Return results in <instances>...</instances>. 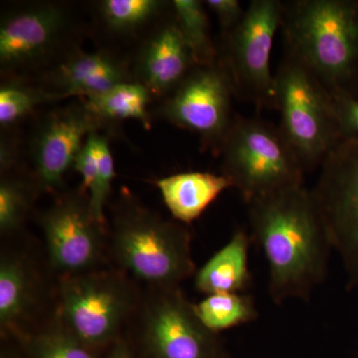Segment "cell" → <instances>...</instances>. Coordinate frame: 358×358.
<instances>
[{"label": "cell", "mask_w": 358, "mask_h": 358, "mask_svg": "<svg viewBox=\"0 0 358 358\" xmlns=\"http://www.w3.org/2000/svg\"><path fill=\"white\" fill-rule=\"evenodd\" d=\"M155 185L173 217L183 224L194 222L225 190L233 187L224 174L199 171L166 176Z\"/></svg>", "instance_id": "15"}, {"label": "cell", "mask_w": 358, "mask_h": 358, "mask_svg": "<svg viewBox=\"0 0 358 358\" xmlns=\"http://www.w3.org/2000/svg\"><path fill=\"white\" fill-rule=\"evenodd\" d=\"M190 244L185 227L141 207H128L115 220L113 248L117 262L157 288H178L194 274Z\"/></svg>", "instance_id": "5"}, {"label": "cell", "mask_w": 358, "mask_h": 358, "mask_svg": "<svg viewBox=\"0 0 358 358\" xmlns=\"http://www.w3.org/2000/svg\"><path fill=\"white\" fill-rule=\"evenodd\" d=\"M164 6L157 0H105L101 3V13L112 29L126 31L145 24Z\"/></svg>", "instance_id": "22"}, {"label": "cell", "mask_w": 358, "mask_h": 358, "mask_svg": "<svg viewBox=\"0 0 358 358\" xmlns=\"http://www.w3.org/2000/svg\"><path fill=\"white\" fill-rule=\"evenodd\" d=\"M234 84L224 63L199 65L169 94L162 108L167 121L221 147L231 128Z\"/></svg>", "instance_id": "8"}, {"label": "cell", "mask_w": 358, "mask_h": 358, "mask_svg": "<svg viewBox=\"0 0 358 358\" xmlns=\"http://www.w3.org/2000/svg\"><path fill=\"white\" fill-rule=\"evenodd\" d=\"M33 358H94L87 345L67 329H52L29 341Z\"/></svg>", "instance_id": "25"}, {"label": "cell", "mask_w": 358, "mask_h": 358, "mask_svg": "<svg viewBox=\"0 0 358 358\" xmlns=\"http://www.w3.org/2000/svg\"><path fill=\"white\" fill-rule=\"evenodd\" d=\"M109 358H133L124 345H117L113 350Z\"/></svg>", "instance_id": "30"}, {"label": "cell", "mask_w": 358, "mask_h": 358, "mask_svg": "<svg viewBox=\"0 0 358 358\" xmlns=\"http://www.w3.org/2000/svg\"><path fill=\"white\" fill-rule=\"evenodd\" d=\"M63 98L20 83H6L0 89V124L8 127L23 119L40 103Z\"/></svg>", "instance_id": "23"}, {"label": "cell", "mask_w": 358, "mask_h": 358, "mask_svg": "<svg viewBox=\"0 0 358 358\" xmlns=\"http://www.w3.org/2000/svg\"><path fill=\"white\" fill-rule=\"evenodd\" d=\"M204 6V2L199 0L173 1L176 24L192 51L197 65H211L217 62Z\"/></svg>", "instance_id": "21"}, {"label": "cell", "mask_w": 358, "mask_h": 358, "mask_svg": "<svg viewBox=\"0 0 358 358\" xmlns=\"http://www.w3.org/2000/svg\"><path fill=\"white\" fill-rule=\"evenodd\" d=\"M2 358H7V357H2Z\"/></svg>", "instance_id": "31"}, {"label": "cell", "mask_w": 358, "mask_h": 358, "mask_svg": "<svg viewBox=\"0 0 358 358\" xmlns=\"http://www.w3.org/2000/svg\"><path fill=\"white\" fill-rule=\"evenodd\" d=\"M286 52L300 60L331 95L350 94L358 82L357 0L284 3Z\"/></svg>", "instance_id": "2"}, {"label": "cell", "mask_w": 358, "mask_h": 358, "mask_svg": "<svg viewBox=\"0 0 358 358\" xmlns=\"http://www.w3.org/2000/svg\"><path fill=\"white\" fill-rule=\"evenodd\" d=\"M247 206L251 241L267 261L271 299L308 301L326 280L333 250L312 190L296 186Z\"/></svg>", "instance_id": "1"}, {"label": "cell", "mask_w": 358, "mask_h": 358, "mask_svg": "<svg viewBox=\"0 0 358 358\" xmlns=\"http://www.w3.org/2000/svg\"><path fill=\"white\" fill-rule=\"evenodd\" d=\"M220 150L223 174L246 204L303 185L305 167L281 129L271 122L235 117Z\"/></svg>", "instance_id": "3"}, {"label": "cell", "mask_w": 358, "mask_h": 358, "mask_svg": "<svg viewBox=\"0 0 358 358\" xmlns=\"http://www.w3.org/2000/svg\"><path fill=\"white\" fill-rule=\"evenodd\" d=\"M41 226L52 265L63 274H84L98 262L103 227L93 217L89 199L59 200L45 212Z\"/></svg>", "instance_id": "11"}, {"label": "cell", "mask_w": 358, "mask_h": 358, "mask_svg": "<svg viewBox=\"0 0 358 358\" xmlns=\"http://www.w3.org/2000/svg\"><path fill=\"white\" fill-rule=\"evenodd\" d=\"M196 66L176 21L167 23L148 40L140 59L143 85L157 96L171 94Z\"/></svg>", "instance_id": "14"}, {"label": "cell", "mask_w": 358, "mask_h": 358, "mask_svg": "<svg viewBox=\"0 0 358 358\" xmlns=\"http://www.w3.org/2000/svg\"><path fill=\"white\" fill-rule=\"evenodd\" d=\"M101 120L87 108L72 106L53 113L40 127L33 141L32 157L40 185L54 189L62 185L74 166L90 134L96 133Z\"/></svg>", "instance_id": "12"}, {"label": "cell", "mask_w": 358, "mask_h": 358, "mask_svg": "<svg viewBox=\"0 0 358 358\" xmlns=\"http://www.w3.org/2000/svg\"><path fill=\"white\" fill-rule=\"evenodd\" d=\"M250 234L237 229L225 246L195 273L194 286L199 293H247L252 284L249 271Z\"/></svg>", "instance_id": "16"}, {"label": "cell", "mask_w": 358, "mask_h": 358, "mask_svg": "<svg viewBox=\"0 0 358 358\" xmlns=\"http://www.w3.org/2000/svg\"><path fill=\"white\" fill-rule=\"evenodd\" d=\"M331 96L336 122L343 140L358 138V100L350 94Z\"/></svg>", "instance_id": "27"}, {"label": "cell", "mask_w": 358, "mask_h": 358, "mask_svg": "<svg viewBox=\"0 0 358 358\" xmlns=\"http://www.w3.org/2000/svg\"><path fill=\"white\" fill-rule=\"evenodd\" d=\"M91 136V134H90ZM87 138L81 152L77 155L74 162V169L81 174L83 179V187L88 190L90 195L95 189L96 180H98V162L95 150L91 138Z\"/></svg>", "instance_id": "29"}, {"label": "cell", "mask_w": 358, "mask_h": 358, "mask_svg": "<svg viewBox=\"0 0 358 358\" xmlns=\"http://www.w3.org/2000/svg\"><path fill=\"white\" fill-rule=\"evenodd\" d=\"M275 84V108L281 113L282 134L306 171L322 166L343 141L333 96L300 60L287 52Z\"/></svg>", "instance_id": "4"}, {"label": "cell", "mask_w": 358, "mask_h": 358, "mask_svg": "<svg viewBox=\"0 0 358 358\" xmlns=\"http://www.w3.org/2000/svg\"><path fill=\"white\" fill-rule=\"evenodd\" d=\"M145 338L157 358H214L215 339L178 288H159L145 313Z\"/></svg>", "instance_id": "10"}, {"label": "cell", "mask_w": 358, "mask_h": 358, "mask_svg": "<svg viewBox=\"0 0 358 358\" xmlns=\"http://www.w3.org/2000/svg\"><path fill=\"white\" fill-rule=\"evenodd\" d=\"M64 13L41 6L11 14L0 27V62L4 67L27 64L41 57L60 34Z\"/></svg>", "instance_id": "13"}, {"label": "cell", "mask_w": 358, "mask_h": 358, "mask_svg": "<svg viewBox=\"0 0 358 358\" xmlns=\"http://www.w3.org/2000/svg\"><path fill=\"white\" fill-rule=\"evenodd\" d=\"M33 301V284L26 264L6 255L0 262V324L13 327L24 319Z\"/></svg>", "instance_id": "18"}, {"label": "cell", "mask_w": 358, "mask_h": 358, "mask_svg": "<svg viewBox=\"0 0 358 358\" xmlns=\"http://www.w3.org/2000/svg\"><path fill=\"white\" fill-rule=\"evenodd\" d=\"M150 92L143 84L124 82L103 93L86 98L85 107L99 119L136 120L150 128Z\"/></svg>", "instance_id": "19"}, {"label": "cell", "mask_w": 358, "mask_h": 358, "mask_svg": "<svg viewBox=\"0 0 358 358\" xmlns=\"http://www.w3.org/2000/svg\"><path fill=\"white\" fill-rule=\"evenodd\" d=\"M129 307L128 291L110 275H68L61 282L60 313L65 329L87 346L112 341Z\"/></svg>", "instance_id": "9"}, {"label": "cell", "mask_w": 358, "mask_h": 358, "mask_svg": "<svg viewBox=\"0 0 358 358\" xmlns=\"http://www.w3.org/2000/svg\"><path fill=\"white\" fill-rule=\"evenodd\" d=\"M90 138L93 143L96 162H98V180H96L95 189L89 196V205L96 223L103 228V224H105L103 212H105L106 203L109 199L115 178L114 159L110 152L109 143L103 136L96 131L90 136Z\"/></svg>", "instance_id": "24"}, {"label": "cell", "mask_w": 358, "mask_h": 358, "mask_svg": "<svg viewBox=\"0 0 358 358\" xmlns=\"http://www.w3.org/2000/svg\"><path fill=\"white\" fill-rule=\"evenodd\" d=\"M320 167L310 190L348 285L358 289V138L341 141Z\"/></svg>", "instance_id": "6"}, {"label": "cell", "mask_w": 358, "mask_h": 358, "mask_svg": "<svg viewBox=\"0 0 358 358\" xmlns=\"http://www.w3.org/2000/svg\"><path fill=\"white\" fill-rule=\"evenodd\" d=\"M195 315L212 334L249 324L259 317L254 299L247 293L208 294L193 305Z\"/></svg>", "instance_id": "20"}, {"label": "cell", "mask_w": 358, "mask_h": 358, "mask_svg": "<svg viewBox=\"0 0 358 358\" xmlns=\"http://www.w3.org/2000/svg\"><path fill=\"white\" fill-rule=\"evenodd\" d=\"M121 65L103 53H79L58 68L55 75L59 94L88 96L103 93L127 81Z\"/></svg>", "instance_id": "17"}, {"label": "cell", "mask_w": 358, "mask_h": 358, "mask_svg": "<svg viewBox=\"0 0 358 358\" xmlns=\"http://www.w3.org/2000/svg\"><path fill=\"white\" fill-rule=\"evenodd\" d=\"M204 4L217 16L226 34H229L243 20L245 11L238 0H207Z\"/></svg>", "instance_id": "28"}, {"label": "cell", "mask_w": 358, "mask_h": 358, "mask_svg": "<svg viewBox=\"0 0 358 358\" xmlns=\"http://www.w3.org/2000/svg\"><path fill=\"white\" fill-rule=\"evenodd\" d=\"M284 2L253 0L243 20L227 34L226 67L235 92L258 109L275 107V76L271 71V51L281 27Z\"/></svg>", "instance_id": "7"}, {"label": "cell", "mask_w": 358, "mask_h": 358, "mask_svg": "<svg viewBox=\"0 0 358 358\" xmlns=\"http://www.w3.org/2000/svg\"><path fill=\"white\" fill-rule=\"evenodd\" d=\"M29 206L28 192L14 179H2L0 185V230L13 232L20 227Z\"/></svg>", "instance_id": "26"}]
</instances>
